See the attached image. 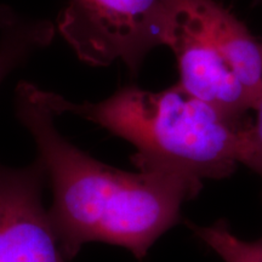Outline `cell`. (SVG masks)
<instances>
[{"instance_id": "obj_7", "label": "cell", "mask_w": 262, "mask_h": 262, "mask_svg": "<svg viewBox=\"0 0 262 262\" xmlns=\"http://www.w3.org/2000/svg\"><path fill=\"white\" fill-rule=\"evenodd\" d=\"M55 32L50 21L21 17L0 6V84L33 52L48 47Z\"/></svg>"}, {"instance_id": "obj_4", "label": "cell", "mask_w": 262, "mask_h": 262, "mask_svg": "<svg viewBox=\"0 0 262 262\" xmlns=\"http://www.w3.org/2000/svg\"><path fill=\"white\" fill-rule=\"evenodd\" d=\"M47 172L35 160L0 164V262H68L42 203Z\"/></svg>"}, {"instance_id": "obj_5", "label": "cell", "mask_w": 262, "mask_h": 262, "mask_svg": "<svg viewBox=\"0 0 262 262\" xmlns=\"http://www.w3.org/2000/svg\"><path fill=\"white\" fill-rule=\"evenodd\" d=\"M179 67L178 83L193 97L234 120H249L254 98L222 51L182 4L166 44Z\"/></svg>"}, {"instance_id": "obj_2", "label": "cell", "mask_w": 262, "mask_h": 262, "mask_svg": "<svg viewBox=\"0 0 262 262\" xmlns=\"http://www.w3.org/2000/svg\"><path fill=\"white\" fill-rule=\"evenodd\" d=\"M39 96L54 116L74 114L131 143L137 171L220 180L247 162L253 122L225 117L179 83L160 91L125 85L100 102L40 88Z\"/></svg>"}, {"instance_id": "obj_1", "label": "cell", "mask_w": 262, "mask_h": 262, "mask_svg": "<svg viewBox=\"0 0 262 262\" xmlns=\"http://www.w3.org/2000/svg\"><path fill=\"white\" fill-rule=\"evenodd\" d=\"M16 114L34 140L50 182L48 215L67 261L89 243L125 248L143 260L159 237L179 224L182 204L201 192L198 179L124 171L75 147L55 126L37 85H17Z\"/></svg>"}, {"instance_id": "obj_10", "label": "cell", "mask_w": 262, "mask_h": 262, "mask_svg": "<svg viewBox=\"0 0 262 262\" xmlns=\"http://www.w3.org/2000/svg\"><path fill=\"white\" fill-rule=\"evenodd\" d=\"M255 2H256L257 4H262V0H255Z\"/></svg>"}, {"instance_id": "obj_9", "label": "cell", "mask_w": 262, "mask_h": 262, "mask_svg": "<svg viewBox=\"0 0 262 262\" xmlns=\"http://www.w3.org/2000/svg\"><path fill=\"white\" fill-rule=\"evenodd\" d=\"M255 112H256V118L250 130V147L244 165L256 172L262 180V95L255 108Z\"/></svg>"}, {"instance_id": "obj_3", "label": "cell", "mask_w": 262, "mask_h": 262, "mask_svg": "<svg viewBox=\"0 0 262 262\" xmlns=\"http://www.w3.org/2000/svg\"><path fill=\"white\" fill-rule=\"evenodd\" d=\"M183 0H66L56 31L91 67L120 61L137 73L153 49L166 47Z\"/></svg>"}, {"instance_id": "obj_6", "label": "cell", "mask_w": 262, "mask_h": 262, "mask_svg": "<svg viewBox=\"0 0 262 262\" xmlns=\"http://www.w3.org/2000/svg\"><path fill=\"white\" fill-rule=\"evenodd\" d=\"M183 5L222 51L257 106L262 95L261 39L216 0H183Z\"/></svg>"}, {"instance_id": "obj_8", "label": "cell", "mask_w": 262, "mask_h": 262, "mask_svg": "<svg viewBox=\"0 0 262 262\" xmlns=\"http://www.w3.org/2000/svg\"><path fill=\"white\" fill-rule=\"evenodd\" d=\"M187 227L199 241L209 247L224 262H262V237L244 241L232 232L225 219L209 226L186 222Z\"/></svg>"}]
</instances>
